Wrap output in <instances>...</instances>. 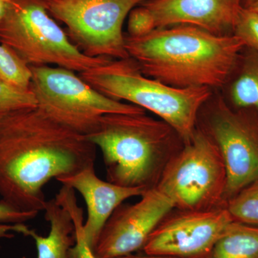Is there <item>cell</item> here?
I'll return each instance as SVG.
<instances>
[{"label": "cell", "mask_w": 258, "mask_h": 258, "mask_svg": "<svg viewBox=\"0 0 258 258\" xmlns=\"http://www.w3.org/2000/svg\"><path fill=\"white\" fill-rule=\"evenodd\" d=\"M97 148L37 108L0 118V196L19 211H43L51 179L94 165Z\"/></svg>", "instance_id": "obj_1"}, {"label": "cell", "mask_w": 258, "mask_h": 258, "mask_svg": "<svg viewBox=\"0 0 258 258\" xmlns=\"http://www.w3.org/2000/svg\"><path fill=\"white\" fill-rule=\"evenodd\" d=\"M125 49L145 76L177 88L220 89L229 82L245 47L238 37L191 25L156 28L146 36L125 35Z\"/></svg>", "instance_id": "obj_2"}, {"label": "cell", "mask_w": 258, "mask_h": 258, "mask_svg": "<svg viewBox=\"0 0 258 258\" xmlns=\"http://www.w3.org/2000/svg\"><path fill=\"white\" fill-rule=\"evenodd\" d=\"M87 138L101 151L106 180L125 187H156L184 141L163 120L143 113H110Z\"/></svg>", "instance_id": "obj_3"}, {"label": "cell", "mask_w": 258, "mask_h": 258, "mask_svg": "<svg viewBox=\"0 0 258 258\" xmlns=\"http://www.w3.org/2000/svg\"><path fill=\"white\" fill-rule=\"evenodd\" d=\"M79 76L104 96L157 115L175 129L184 144L192 138L200 110L213 93L208 88L171 87L148 77L130 57L111 59Z\"/></svg>", "instance_id": "obj_4"}, {"label": "cell", "mask_w": 258, "mask_h": 258, "mask_svg": "<svg viewBox=\"0 0 258 258\" xmlns=\"http://www.w3.org/2000/svg\"><path fill=\"white\" fill-rule=\"evenodd\" d=\"M0 43L30 66L55 64L79 74L113 58L85 55L51 18L42 0H9L0 21Z\"/></svg>", "instance_id": "obj_5"}, {"label": "cell", "mask_w": 258, "mask_h": 258, "mask_svg": "<svg viewBox=\"0 0 258 258\" xmlns=\"http://www.w3.org/2000/svg\"><path fill=\"white\" fill-rule=\"evenodd\" d=\"M30 90L37 108L52 120L87 137L110 113H143L145 110L108 98L91 87L74 71L49 66H30Z\"/></svg>", "instance_id": "obj_6"}, {"label": "cell", "mask_w": 258, "mask_h": 258, "mask_svg": "<svg viewBox=\"0 0 258 258\" xmlns=\"http://www.w3.org/2000/svg\"><path fill=\"white\" fill-rule=\"evenodd\" d=\"M227 171L218 149L197 126L192 138L168 163L156 186L175 209L206 211L225 207Z\"/></svg>", "instance_id": "obj_7"}, {"label": "cell", "mask_w": 258, "mask_h": 258, "mask_svg": "<svg viewBox=\"0 0 258 258\" xmlns=\"http://www.w3.org/2000/svg\"><path fill=\"white\" fill-rule=\"evenodd\" d=\"M197 126L212 139L225 163L226 204L258 179V112L233 108L212 93L200 110Z\"/></svg>", "instance_id": "obj_8"}, {"label": "cell", "mask_w": 258, "mask_h": 258, "mask_svg": "<svg viewBox=\"0 0 258 258\" xmlns=\"http://www.w3.org/2000/svg\"><path fill=\"white\" fill-rule=\"evenodd\" d=\"M49 14L66 27L69 40L89 57L125 59V18L147 0H42Z\"/></svg>", "instance_id": "obj_9"}, {"label": "cell", "mask_w": 258, "mask_h": 258, "mask_svg": "<svg viewBox=\"0 0 258 258\" xmlns=\"http://www.w3.org/2000/svg\"><path fill=\"white\" fill-rule=\"evenodd\" d=\"M173 211L149 237L142 249L144 254L210 258L215 244L233 222L225 207L206 211Z\"/></svg>", "instance_id": "obj_10"}, {"label": "cell", "mask_w": 258, "mask_h": 258, "mask_svg": "<svg viewBox=\"0 0 258 258\" xmlns=\"http://www.w3.org/2000/svg\"><path fill=\"white\" fill-rule=\"evenodd\" d=\"M175 209L166 195L154 187L132 205L121 204L102 229L93 248L97 258H116L143 249L161 222Z\"/></svg>", "instance_id": "obj_11"}, {"label": "cell", "mask_w": 258, "mask_h": 258, "mask_svg": "<svg viewBox=\"0 0 258 258\" xmlns=\"http://www.w3.org/2000/svg\"><path fill=\"white\" fill-rule=\"evenodd\" d=\"M157 28L191 25L217 35H233L242 0H147Z\"/></svg>", "instance_id": "obj_12"}, {"label": "cell", "mask_w": 258, "mask_h": 258, "mask_svg": "<svg viewBox=\"0 0 258 258\" xmlns=\"http://www.w3.org/2000/svg\"><path fill=\"white\" fill-rule=\"evenodd\" d=\"M57 181L79 191L84 199L88 212L87 219L84 222L85 237L92 249L102 229L113 212L125 200L142 197L148 191L143 188L125 187L102 180L96 175L94 165L87 166L73 175Z\"/></svg>", "instance_id": "obj_13"}, {"label": "cell", "mask_w": 258, "mask_h": 258, "mask_svg": "<svg viewBox=\"0 0 258 258\" xmlns=\"http://www.w3.org/2000/svg\"><path fill=\"white\" fill-rule=\"evenodd\" d=\"M43 211L45 220L50 223V231L45 237L24 223L0 225V232L13 231L32 237L36 244L37 258H69L70 249L75 243L74 225L71 215L56 203L55 198L47 201Z\"/></svg>", "instance_id": "obj_14"}, {"label": "cell", "mask_w": 258, "mask_h": 258, "mask_svg": "<svg viewBox=\"0 0 258 258\" xmlns=\"http://www.w3.org/2000/svg\"><path fill=\"white\" fill-rule=\"evenodd\" d=\"M226 86H228V98H225L231 106L253 108L258 112L257 52L244 47L237 67Z\"/></svg>", "instance_id": "obj_15"}, {"label": "cell", "mask_w": 258, "mask_h": 258, "mask_svg": "<svg viewBox=\"0 0 258 258\" xmlns=\"http://www.w3.org/2000/svg\"><path fill=\"white\" fill-rule=\"evenodd\" d=\"M210 258H258V227L231 222Z\"/></svg>", "instance_id": "obj_16"}, {"label": "cell", "mask_w": 258, "mask_h": 258, "mask_svg": "<svg viewBox=\"0 0 258 258\" xmlns=\"http://www.w3.org/2000/svg\"><path fill=\"white\" fill-rule=\"evenodd\" d=\"M55 200L59 205L69 211L74 222L75 243L70 249L69 258H97L85 237L83 209L78 204L75 190L62 186Z\"/></svg>", "instance_id": "obj_17"}, {"label": "cell", "mask_w": 258, "mask_h": 258, "mask_svg": "<svg viewBox=\"0 0 258 258\" xmlns=\"http://www.w3.org/2000/svg\"><path fill=\"white\" fill-rule=\"evenodd\" d=\"M225 208L234 222L258 227V179L230 199Z\"/></svg>", "instance_id": "obj_18"}, {"label": "cell", "mask_w": 258, "mask_h": 258, "mask_svg": "<svg viewBox=\"0 0 258 258\" xmlns=\"http://www.w3.org/2000/svg\"><path fill=\"white\" fill-rule=\"evenodd\" d=\"M31 68L6 45L0 43V81L22 90H30Z\"/></svg>", "instance_id": "obj_19"}, {"label": "cell", "mask_w": 258, "mask_h": 258, "mask_svg": "<svg viewBox=\"0 0 258 258\" xmlns=\"http://www.w3.org/2000/svg\"><path fill=\"white\" fill-rule=\"evenodd\" d=\"M36 107V98L30 90L19 89L0 81V118L15 111Z\"/></svg>", "instance_id": "obj_20"}, {"label": "cell", "mask_w": 258, "mask_h": 258, "mask_svg": "<svg viewBox=\"0 0 258 258\" xmlns=\"http://www.w3.org/2000/svg\"><path fill=\"white\" fill-rule=\"evenodd\" d=\"M233 35L245 47L258 52V14L249 8H241L234 27Z\"/></svg>", "instance_id": "obj_21"}, {"label": "cell", "mask_w": 258, "mask_h": 258, "mask_svg": "<svg viewBox=\"0 0 258 258\" xmlns=\"http://www.w3.org/2000/svg\"><path fill=\"white\" fill-rule=\"evenodd\" d=\"M157 28L155 20L150 10L144 5L134 8L128 14V37L138 38L146 36Z\"/></svg>", "instance_id": "obj_22"}, {"label": "cell", "mask_w": 258, "mask_h": 258, "mask_svg": "<svg viewBox=\"0 0 258 258\" xmlns=\"http://www.w3.org/2000/svg\"><path fill=\"white\" fill-rule=\"evenodd\" d=\"M38 213L19 211L0 200V223L23 224L33 220Z\"/></svg>", "instance_id": "obj_23"}, {"label": "cell", "mask_w": 258, "mask_h": 258, "mask_svg": "<svg viewBox=\"0 0 258 258\" xmlns=\"http://www.w3.org/2000/svg\"><path fill=\"white\" fill-rule=\"evenodd\" d=\"M116 258H178L173 257H166V256L148 255V254H130L128 255L122 256Z\"/></svg>", "instance_id": "obj_24"}, {"label": "cell", "mask_w": 258, "mask_h": 258, "mask_svg": "<svg viewBox=\"0 0 258 258\" xmlns=\"http://www.w3.org/2000/svg\"><path fill=\"white\" fill-rule=\"evenodd\" d=\"M8 2L5 0H0V21L4 18L7 9H8Z\"/></svg>", "instance_id": "obj_25"}, {"label": "cell", "mask_w": 258, "mask_h": 258, "mask_svg": "<svg viewBox=\"0 0 258 258\" xmlns=\"http://www.w3.org/2000/svg\"><path fill=\"white\" fill-rule=\"evenodd\" d=\"M257 0H242V8H248L253 3H255Z\"/></svg>", "instance_id": "obj_26"}, {"label": "cell", "mask_w": 258, "mask_h": 258, "mask_svg": "<svg viewBox=\"0 0 258 258\" xmlns=\"http://www.w3.org/2000/svg\"><path fill=\"white\" fill-rule=\"evenodd\" d=\"M249 9L253 10L254 12H255L256 13L258 14V0L255 2V3H253L252 5H251Z\"/></svg>", "instance_id": "obj_27"}, {"label": "cell", "mask_w": 258, "mask_h": 258, "mask_svg": "<svg viewBox=\"0 0 258 258\" xmlns=\"http://www.w3.org/2000/svg\"><path fill=\"white\" fill-rule=\"evenodd\" d=\"M5 1L8 2L9 1V0H5Z\"/></svg>", "instance_id": "obj_28"}]
</instances>
